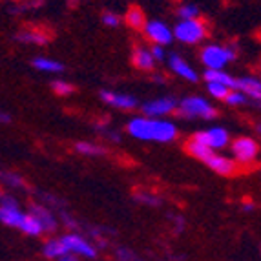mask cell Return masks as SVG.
Segmentation results:
<instances>
[{
	"label": "cell",
	"mask_w": 261,
	"mask_h": 261,
	"mask_svg": "<svg viewBox=\"0 0 261 261\" xmlns=\"http://www.w3.org/2000/svg\"><path fill=\"white\" fill-rule=\"evenodd\" d=\"M128 134L141 141H157L170 143L177 137V128L174 122L159 121L150 117H135L128 122Z\"/></svg>",
	"instance_id": "obj_1"
},
{
	"label": "cell",
	"mask_w": 261,
	"mask_h": 261,
	"mask_svg": "<svg viewBox=\"0 0 261 261\" xmlns=\"http://www.w3.org/2000/svg\"><path fill=\"white\" fill-rule=\"evenodd\" d=\"M59 240L62 241L64 248L70 254H75L81 259H97L99 257V248L95 247L93 241H90L86 236H83L81 232H66V234L59 236Z\"/></svg>",
	"instance_id": "obj_2"
},
{
	"label": "cell",
	"mask_w": 261,
	"mask_h": 261,
	"mask_svg": "<svg viewBox=\"0 0 261 261\" xmlns=\"http://www.w3.org/2000/svg\"><path fill=\"white\" fill-rule=\"evenodd\" d=\"M24 218H26V212L20 208L17 197L9 196V194H2L0 196V223L20 230Z\"/></svg>",
	"instance_id": "obj_3"
},
{
	"label": "cell",
	"mask_w": 261,
	"mask_h": 261,
	"mask_svg": "<svg viewBox=\"0 0 261 261\" xmlns=\"http://www.w3.org/2000/svg\"><path fill=\"white\" fill-rule=\"evenodd\" d=\"M236 59V49L230 46H206L201 51V61L206 66V70H223L226 64Z\"/></svg>",
	"instance_id": "obj_4"
},
{
	"label": "cell",
	"mask_w": 261,
	"mask_h": 261,
	"mask_svg": "<svg viewBox=\"0 0 261 261\" xmlns=\"http://www.w3.org/2000/svg\"><path fill=\"white\" fill-rule=\"evenodd\" d=\"M174 37H177L181 42L185 44H196L201 42V40L205 39L206 35V28H205V22L199 20V18H190V20H181L175 26Z\"/></svg>",
	"instance_id": "obj_5"
},
{
	"label": "cell",
	"mask_w": 261,
	"mask_h": 261,
	"mask_svg": "<svg viewBox=\"0 0 261 261\" xmlns=\"http://www.w3.org/2000/svg\"><path fill=\"white\" fill-rule=\"evenodd\" d=\"M179 112L187 115V117H205V119H214L218 115L216 108L212 105H208V100H205L203 97H187L181 100V105L177 106Z\"/></svg>",
	"instance_id": "obj_6"
},
{
	"label": "cell",
	"mask_w": 261,
	"mask_h": 261,
	"mask_svg": "<svg viewBox=\"0 0 261 261\" xmlns=\"http://www.w3.org/2000/svg\"><path fill=\"white\" fill-rule=\"evenodd\" d=\"M257 143L250 137H240L232 144V153H234V161L238 165H252L257 157Z\"/></svg>",
	"instance_id": "obj_7"
},
{
	"label": "cell",
	"mask_w": 261,
	"mask_h": 261,
	"mask_svg": "<svg viewBox=\"0 0 261 261\" xmlns=\"http://www.w3.org/2000/svg\"><path fill=\"white\" fill-rule=\"evenodd\" d=\"M144 33L148 37L150 40L157 44V46H163V44H170L174 35H172V30L166 26L165 22L161 20H152V22H146L144 24Z\"/></svg>",
	"instance_id": "obj_8"
},
{
	"label": "cell",
	"mask_w": 261,
	"mask_h": 261,
	"mask_svg": "<svg viewBox=\"0 0 261 261\" xmlns=\"http://www.w3.org/2000/svg\"><path fill=\"white\" fill-rule=\"evenodd\" d=\"M30 214L31 216H35L39 219V223L42 225V230L48 232V234H53V232L59 230V218H57L55 214L48 208V206L44 205H31L30 206Z\"/></svg>",
	"instance_id": "obj_9"
},
{
	"label": "cell",
	"mask_w": 261,
	"mask_h": 261,
	"mask_svg": "<svg viewBox=\"0 0 261 261\" xmlns=\"http://www.w3.org/2000/svg\"><path fill=\"white\" fill-rule=\"evenodd\" d=\"M205 165H208L210 170H214L216 174L219 175H234L238 174V163L234 161V159H228V157L225 155H218V153H212V155L206 159V161H203Z\"/></svg>",
	"instance_id": "obj_10"
},
{
	"label": "cell",
	"mask_w": 261,
	"mask_h": 261,
	"mask_svg": "<svg viewBox=\"0 0 261 261\" xmlns=\"http://www.w3.org/2000/svg\"><path fill=\"white\" fill-rule=\"evenodd\" d=\"M177 110V100L174 97H165V99H155L152 102L143 105V113L150 115V117H157V115H168V113Z\"/></svg>",
	"instance_id": "obj_11"
},
{
	"label": "cell",
	"mask_w": 261,
	"mask_h": 261,
	"mask_svg": "<svg viewBox=\"0 0 261 261\" xmlns=\"http://www.w3.org/2000/svg\"><path fill=\"white\" fill-rule=\"evenodd\" d=\"M100 99L105 100L106 105L115 106L119 110H134L137 106V100L132 95H124V93H113V92H100Z\"/></svg>",
	"instance_id": "obj_12"
},
{
	"label": "cell",
	"mask_w": 261,
	"mask_h": 261,
	"mask_svg": "<svg viewBox=\"0 0 261 261\" xmlns=\"http://www.w3.org/2000/svg\"><path fill=\"white\" fill-rule=\"evenodd\" d=\"M236 90L241 92L245 97H252L254 100H259L261 97V83L256 77H243L236 81Z\"/></svg>",
	"instance_id": "obj_13"
},
{
	"label": "cell",
	"mask_w": 261,
	"mask_h": 261,
	"mask_svg": "<svg viewBox=\"0 0 261 261\" xmlns=\"http://www.w3.org/2000/svg\"><path fill=\"white\" fill-rule=\"evenodd\" d=\"M168 62H170V68H172V71H174V73H177L179 77L187 79V81H190V83H196V81H197V73L192 70V66L188 64L187 61H183L179 55H170Z\"/></svg>",
	"instance_id": "obj_14"
},
{
	"label": "cell",
	"mask_w": 261,
	"mask_h": 261,
	"mask_svg": "<svg viewBox=\"0 0 261 261\" xmlns=\"http://www.w3.org/2000/svg\"><path fill=\"white\" fill-rule=\"evenodd\" d=\"M66 252H68V250L64 248L62 241L59 240V236H57V238L55 236H53V238H48L42 245V256H44V259H48V261H57L62 254H66Z\"/></svg>",
	"instance_id": "obj_15"
},
{
	"label": "cell",
	"mask_w": 261,
	"mask_h": 261,
	"mask_svg": "<svg viewBox=\"0 0 261 261\" xmlns=\"http://www.w3.org/2000/svg\"><path fill=\"white\" fill-rule=\"evenodd\" d=\"M206 134V143H208V148L216 150V148H225L228 144V132L225 128H210L205 132Z\"/></svg>",
	"instance_id": "obj_16"
},
{
	"label": "cell",
	"mask_w": 261,
	"mask_h": 261,
	"mask_svg": "<svg viewBox=\"0 0 261 261\" xmlns=\"http://www.w3.org/2000/svg\"><path fill=\"white\" fill-rule=\"evenodd\" d=\"M17 39L20 40V42L39 44V46H44V44H48L49 35L46 33V31H42V30H39V28H35V30H28V31H22V33H18Z\"/></svg>",
	"instance_id": "obj_17"
},
{
	"label": "cell",
	"mask_w": 261,
	"mask_h": 261,
	"mask_svg": "<svg viewBox=\"0 0 261 261\" xmlns=\"http://www.w3.org/2000/svg\"><path fill=\"white\" fill-rule=\"evenodd\" d=\"M205 81L206 83H216L223 84L226 88H234L236 86V79H232L230 75L223 70H206L205 71Z\"/></svg>",
	"instance_id": "obj_18"
},
{
	"label": "cell",
	"mask_w": 261,
	"mask_h": 261,
	"mask_svg": "<svg viewBox=\"0 0 261 261\" xmlns=\"http://www.w3.org/2000/svg\"><path fill=\"white\" fill-rule=\"evenodd\" d=\"M20 232L26 236H31V238H39V236L44 234L42 225L39 223V219L35 216H31L30 212H26V218H24V223L20 226Z\"/></svg>",
	"instance_id": "obj_19"
},
{
	"label": "cell",
	"mask_w": 261,
	"mask_h": 261,
	"mask_svg": "<svg viewBox=\"0 0 261 261\" xmlns=\"http://www.w3.org/2000/svg\"><path fill=\"white\" fill-rule=\"evenodd\" d=\"M132 61L134 64L139 68V70H152L153 68V59L150 55V49H144V48H137L134 49V55H132Z\"/></svg>",
	"instance_id": "obj_20"
},
{
	"label": "cell",
	"mask_w": 261,
	"mask_h": 261,
	"mask_svg": "<svg viewBox=\"0 0 261 261\" xmlns=\"http://www.w3.org/2000/svg\"><path fill=\"white\" fill-rule=\"evenodd\" d=\"M187 150H188L190 155H194L196 159H199V161H206V159L214 153L212 148H208V146H205V144L197 143V141H194L192 137L187 143Z\"/></svg>",
	"instance_id": "obj_21"
},
{
	"label": "cell",
	"mask_w": 261,
	"mask_h": 261,
	"mask_svg": "<svg viewBox=\"0 0 261 261\" xmlns=\"http://www.w3.org/2000/svg\"><path fill=\"white\" fill-rule=\"evenodd\" d=\"M126 22H128V26L134 28V30H143L144 24H146V17H144L143 9L137 8V6H134V8L128 9Z\"/></svg>",
	"instance_id": "obj_22"
},
{
	"label": "cell",
	"mask_w": 261,
	"mask_h": 261,
	"mask_svg": "<svg viewBox=\"0 0 261 261\" xmlns=\"http://www.w3.org/2000/svg\"><path fill=\"white\" fill-rule=\"evenodd\" d=\"M33 68H37V70H40V71H48V73H57V71L64 70V66H62L61 62L51 61L48 57H39V59H35V61H33Z\"/></svg>",
	"instance_id": "obj_23"
},
{
	"label": "cell",
	"mask_w": 261,
	"mask_h": 261,
	"mask_svg": "<svg viewBox=\"0 0 261 261\" xmlns=\"http://www.w3.org/2000/svg\"><path fill=\"white\" fill-rule=\"evenodd\" d=\"M75 148H77L79 153H83V155H105L106 150L99 144H93V143H77L75 144Z\"/></svg>",
	"instance_id": "obj_24"
},
{
	"label": "cell",
	"mask_w": 261,
	"mask_h": 261,
	"mask_svg": "<svg viewBox=\"0 0 261 261\" xmlns=\"http://www.w3.org/2000/svg\"><path fill=\"white\" fill-rule=\"evenodd\" d=\"M113 254H115V259L117 261H139L134 250H130L128 247H117Z\"/></svg>",
	"instance_id": "obj_25"
},
{
	"label": "cell",
	"mask_w": 261,
	"mask_h": 261,
	"mask_svg": "<svg viewBox=\"0 0 261 261\" xmlns=\"http://www.w3.org/2000/svg\"><path fill=\"white\" fill-rule=\"evenodd\" d=\"M177 13H179V17L183 18V20H190V18H197L199 9H197V6L188 4V6H181Z\"/></svg>",
	"instance_id": "obj_26"
},
{
	"label": "cell",
	"mask_w": 261,
	"mask_h": 261,
	"mask_svg": "<svg viewBox=\"0 0 261 261\" xmlns=\"http://www.w3.org/2000/svg\"><path fill=\"white\" fill-rule=\"evenodd\" d=\"M230 92V88L223 86V84H216V83H208V93L216 99H225L226 93Z\"/></svg>",
	"instance_id": "obj_27"
},
{
	"label": "cell",
	"mask_w": 261,
	"mask_h": 261,
	"mask_svg": "<svg viewBox=\"0 0 261 261\" xmlns=\"http://www.w3.org/2000/svg\"><path fill=\"white\" fill-rule=\"evenodd\" d=\"M51 88L57 95H70V93H73V90H75L70 83H64V81H55Z\"/></svg>",
	"instance_id": "obj_28"
},
{
	"label": "cell",
	"mask_w": 261,
	"mask_h": 261,
	"mask_svg": "<svg viewBox=\"0 0 261 261\" xmlns=\"http://www.w3.org/2000/svg\"><path fill=\"white\" fill-rule=\"evenodd\" d=\"M223 100H225V102H228L230 106H238V105H243L245 100H247V97H245L241 92H228Z\"/></svg>",
	"instance_id": "obj_29"
},
{
	"label": "cell",
	"mask_w": 261,
	"mask_h": 261,
	"mask_svg": "<svg viewBox=\"0 0 261 261\" xmlns=\"http://www.w3.org/2000/svg\"><path fill=\"white\" fill-rule=\"evenodd\" d=\"M135 199L139 201V203H143V205H152V206L159 205V197L152 196V194H137Z\"/></svg>",
	"instance_id": "obj_30"
},
{
	"label": "cell",
	"mask_w": 261,
	"mask_h": 261,
	"mask_svg": "<svg viewBox=\"0 0 261 261\" xmlns=\"http://www.w3.org/2000/svg\"><path fill=\"white\" fill-rule=\"evenodd\" d=\"M102 22H105L108 28H117L119 24H121V18H119V15L112 13V11H106V13L102 15Z\"/></svg>",
	"instance_id": "obj_31"
},
{
	"label": "cell",
	"mask_w": 261,
	"mask_h": 261,
	"mask_svg": "<svg viewBox=\"0 0 261 261\" xmlns=\"http://www.w3.org/2000/svg\"><path fill=\"white\" fill-rule=\"evenodd\" d=\"M150 55H152L153 61H163L165 59V49H163V46H153L152 49H150Z\"/></svg>",
	"instance_id": "obj_32"
},
{
	"label": "cell",
	"mask_w": 261,
	"mask_h": 261,
	"mask_svg": "<svg viewBox=\"0 0 261 261\" xmlns=\"http://www.w3.org/2000/svg\"><path fill=\"white\" fill-rule=\"evenodd\" d=\"M57 261H83V259H81V257H77V256H75V254L66 252V254H62V256L59 257V259H57Z\"/></svg>",
	"instance_id": "obj_33"
},
{
	"label": "cell",
	"mask_w": 261,
	"mask_h": 261,
	"mask_svg": "<svg viewBox=\"0 0 261 261\" xmlns=\"http://www.w3.org/2000/svg\"><path fill=\"white\" fill-rule=\"evenodd\" d=\"M243 208V212H254L256 210V205H254L252 201H245V205L241 206Z\"/></svg>",
	"instance_id": "obj_34"
},
{
	"label": "cell",
	"mask_w": 261,
	"mask_h": 261,
	"mask_svg": "<svg viewBox=\"0 0 261 261\" xmlns=\"http://www.w3.org/2000/svg\"><path fill=\"white\" fill-rule=\"evenodd\" d=\"M9 121V117H8V115H6V113H2V112H0V122H8Z\"/></svg>",
	"instance_id": "obj_35"
}]
</instances>
